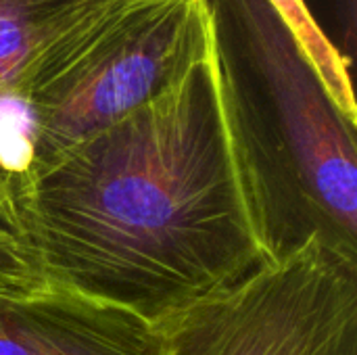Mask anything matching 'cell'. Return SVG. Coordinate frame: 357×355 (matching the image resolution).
I'll return each mask as SVG.
<instances>
[{
  "mask_svg": "<svg viewBox=\"0 0 357 355\" xmlns=\"http://www.w3.org/2000/svg\"><path fill=\"white\" fill-rule=\"evenodd\" d=\"M6 228L48 285L153 326L270 262L218 27L159 96L15 182Z\"/></svg>",
  "mask_w": 357,
  "mask_h": 355,
  "instance_id": "1",
  "label": "cell"
},
{
  "mask_svg": "<svg viewBox=\"0 0 357 355\" xmlns=\"http://www.w3.org/2000/svg\"><path fill=\"white\" fill-rule=\"evenodd\" d=\"M211 2L238 165L268 259L312 239L357 259V126L270 0Z\"/></svg>",
  "mask_w": 357,
  "mask_h": 355,
  "instance_id": "2",
  "label": "cell"
},
{
  "mask_svg": "<svg viewBox=\"0 0 357 355\" xmlns=\"http://www.w3.org/2000/svg\"><path fill=\"white\" fill-rule=\"evenodd\" d=\"M213 29L211 0L92 4L38 54L15 92L31 126L27 174L159 96Z\"/></svg>",
  "mask_w": 357,
  "mask_h": 355,
  "instance_id": "3",
  "label": "cell"
},
{
  "mask_svg": "<svg viewBox=\"0 0 357 355\" xmlns=\"http://www.w3.org/2000/svg\"><path fill=\"white\" fill-rule=\"evenodd\" d=\"M155 328L159 355H357V259L312 239Z\"/></svg>",
  "mask_w": 357,
  "mask_h": 355,
  "instance_id": "4",
  "label": "cell"
},
{
  "mask_svg": "<svg viewBox=\"0 0 357 355\" xmlns=\"http://www.w3.org/2000/svg\"><path fill=\"white\" fill-rule=\"evenodd\" d=\"M159 347L142 318L52 285L0 295V355H159Z\"/></svg>",
  "mask_w": 357,
  "mask_h": 355,
  "instance_id": "5",
  "label": "cell"
},
{
  "mask_svg": "<svg viewBox=\"0 0 357 355\" xmlns=\"http://www.w3.org/2000/svg\"><path fill=\"white\" fill-rule=\"evenodd\" d=\"M98 0H0V96H15L38 54Z\"/></svg>",
  "mask_w": 357,
  "mask_h": 355,
  "instance_id": "6",
  "label": "cell"
},
{
  "mask_svg": "<svg viewBox=\"0 0 357 355\" xmlns=\"http://www.w3.org/2000/svg\"><path fill=\"white\" fill-rule=\"evenodd\" d=\"M280 13L291 33L299 42L301 50L310 59L326 92L339 107V111L357 126V107L347 56L331 42L324 29L314 19L305 0H270Z\"/></svg>",
  "mask_w": 357,
  "mask_h": 355,
  "instance_id": "7",
  "label": "cell"
},
{
  "mask_svg": "<svg viewBox=\"0 0 357 355\" xmlns=\"http://www.w3.org/2000/svg\"><path fill=\"white\" fill-rule=\"evenodd\" d=\"M48 287L19 241L0 226V295H31Z\"/></svg>",
  "mask_w": 357,
  "mask_h": 355,
  "instance_id": "8",
  "label": "cell"
},
{
  "mask_svg": "<svg viewBox=\"0 0 357 355\" xmlns=\"http://www.w3.org/2000/svg\"><path fill=\"white\" fill-rule=\"evenodd\" d=\"M0 226H2V224H0Z\"/></svg>",
  "mask_w": 357,
  "mask_h": 355,
  "instance_id": "9",
  "label": "cell"
}]
</instances>
